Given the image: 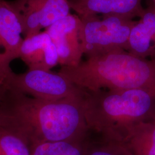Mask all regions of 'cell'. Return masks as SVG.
Returning <instances> with one entry per match:
<instances>
[{"label":"cell","instance_id":"obj_8","mask_svg":"<svg viewBox=\"0 0 155 155\" xmlns=\"http://www.w3.org/2000/svg\"><path fill=\"white\" fill-rule=\"evenodd\" d=\"M81 23L79 17L70 14L45 29L55 45L61 66H75L82 61Z\"/></svg>","mask_w":155,"mask_h":155},{"label":"cell","instance_id":"obj_12","mask_svg":"<svg viewBox=\"0 0 155 155\" xmlns=\"http://www.w3.org/2000/svg\"><path fill=\"white\" fill-rule=\"evenodd\" d=\"M89 141L45 142L33 145L31 155H85Z\"/></svg>","mask_w":155,"mask_h":155},{"label":"cell","instance_id":"obj_13","mask_svg":"<svg viewBox=\"0 0 155 155\" xmlns=\"http://www.w3.org/2000/svg\"><path fill=\"white\" fill-rule=\"evenodd\" d=\"M144 122L133 127L123 143L133 155H155V140L147 130Z\"/></svg>","mask_w":155,"mask_h":155},{"label":"cell","instance_id":"obj_5","mask_svg":"<svg viewBox=\"0 0 155 155\" xmlns=\"http://www.w3.org/2000/svg\"><path fill=\"white\" fill-rule=\"evenodd\" d=\"M2 85L6 88L33 98L59 100L81 95L82 89L78 88L59 72L42 70H28L21 74L12 71Z\"/></svg>","mask_w":155,"mask_h":155},{"label":"cell","instance_id":"obj_14","mask_svg":"<svg viewBox=\"0 0 155 155\" xmlns=\"http://www.w3.org/2000/svg\"><path fill=\"white\" fill-rule=\"evenodd\" d=\"M32 147L17 133L0 127V155H31Z\"/></svg>","mask_w":155,"mask_h":155},{"label":"cell","instance_id":"obj_16","mask_svg":"<svg viewBox=\"0 0 155 155\" xmlns=\"http://www.w3.org/2000/svg\"><path fill=\"white\" fill-rule=\"evenodd\" d=\"M5 89V87L4 85H0V97L2 95V94L3 93Z\"/></svg>","mask_w":155,"mask_h":155},{"label":"cell","instance_id":"obj_11","mask_svg":"<svg viewBox=\"0 0 155 155\" xmlns=\"http://www.w3.org/2000/svg\"><path fill=\"white\" fill-rule=\"evenodd\" d=\"M127 52L139 58L155 59V6L145 9L131 29Z\"/></svg>","mask_w":155,"mask_h":155},{"label":"cell","instance_id":"obj_10","mask_svg":"<svg viewBox=\"0 0 155 155\" xmlns=\"http://www.w3.org/2000/svg\"><path fill=\"white\" fill-rule=\"evenodd\" d=\"M142 0H70L71 8L79 17L118 16L133 20L142 16L145 9Z\"/></svg>","mask_w":155,"mask_h":155},{"label":"cell","instance_id":"obj_4","mask_svg":"<svg viewBox=\"0 0 155 155\" xmlns=\"http://www.w3.org/2000/svg\"><path fill=\"white\" fill-rule=\"evenodd\" d=\"M80 40L88 58L119 50L127 51L131 29L136 21L118 16L79 17Z\"/></svg>","mask_w":155,"mask_h":155},{"label":"cell","instance_id":"obj_15","mask_svg":"<svg viewBox=\"0 0 155 155\" xmlns=\"http://www.w3.org/2000/svg\"><path fill=\"white\" fill-rule=\"evenodd\" d=\"M85 155H133L123 143L102 139L97 143L90 142Z\"/></svg>","mask_w":155,"mask_h":155},{"label":"cell","instance_id":"obj_6","mask_svg":"<svg viewBox=\"0 0 155 155\" xmlns=\"http://www.w3.org/2000/svg\"><path fill=\"white\" fill-rule=\"evenodd\" d=\"M10 4L19 17L24 38L46 29L70 15V0H15Z\"/></svg>","mask_w":155,"mask_h":155},{"label":"cell","instance_id":"obj_1","mask_svg":"<svg viewBox=\"0 0 155 155\" xmlns=\"http://www.w3.org/2000/svg\"><path fill=\"white\" fill-rule=\"evenodd\" d=\"M82 97V93L61 100H42L5 87L0 97V127L20 135L31 147L45 142L86 141L90 130Z\"/></svg>","mask_w":155,"mask_h":155},{"label":"cell","instance_id":"obj_2","mask_svg":"<svg viewBox=\"0 0 155 155\" xmlns=\"http://www.w3.org/2000/svg\"><path fill=\"white\" fill-rule=\"evenodd\" d=\"M59 72L78 88L90 91L140 89L155 97V59H146L125 50L88 58Z\"/></svg>","mask_w":155,"mask_h":155},{"label":"cell","instance_id":"obj_7","mask_svg":"<svg viewBox=\"0 0 155 155\" xmlns=\"http://www.w3.org/2000/svg\"><path fill=\"white\" fill-rule=\"evenodd\" d=\"M23 28L9 1L0 0V85L12 71L10 64L20 58Z\"/></svg>","mask_w":155,"mask_h":155},{"label":"cell","instance_id":"obj_9","mask_svg":"<svg viewBox=\"0 0 155 155\" xmlns=\"http://www.w3.org/2000/svg\"><path fill=\"white\" fill-rule=\"evenodd\" d=\"M20 58L28 70L51 71L59 64L55 45L45 31L24 38Z\"/></svg>","mask_w":155,"mask_h":155},{"label":"cell","instance_id":"obj_17","mask_svg":"<svg viewBox=\"0 0 155 155\" xmlns=\"http://www.w3.org/2000/svg\"><path fill=\"white\" fill-rule=\"evenodd\" d=\"M152 2H153V4L155 6V0H152Z\"/></svg>","mask_w":155,"mask_h":155},{"label":"cell","instance_id":"obj_3","mask_svg":"<svg viewBox=\"0 0 155 155\" xmlns=\"http://www.w3.org/2000/svg\"><path fill=\"white\" fill-rule=\"evenodd\" d=\"M155 97L140 89H82V107L89 130L102 139L124 143L139 123L148 121Z\"/></svg>","mask_w":155,"mask_h":155}]
</instances>
